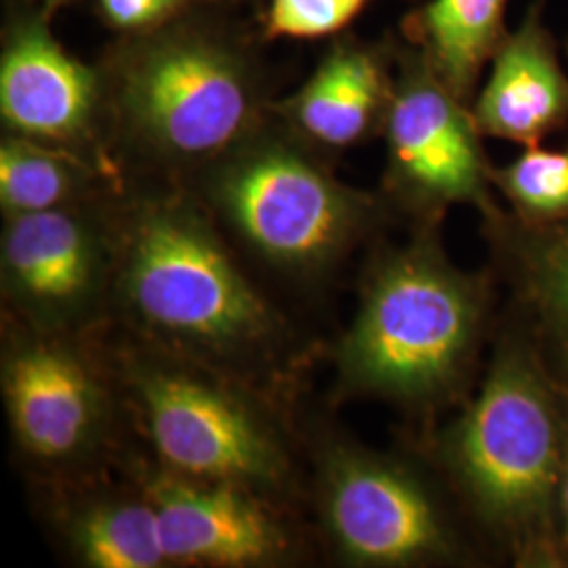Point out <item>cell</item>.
Returning a JSON list of instances; mask_svg holds the SVG:
<instances>
[{
	"mask_svg": "<svg viewBox=\"0 0 568 568\" xmlns=\"http://www.w3.org/2000/svg\"><path fill=\"white\" fill-rule=\"evenodd\" d=\"M112 215L116 267L105 325L300 400L314 342L185 185L126 180Z\"/></svg>",
	"mask_w": 568,
	"mask_h": 568,
	"instance_id": "1",
	"label": "cell"
},
{
	"mask_svg": "<svg viewBox=\"0 0 568 568\" xmlns=\"http://www.w3.org/2000/svg\"><path fill=\"white\" fill-rule=\"evenodd\" d=\"M405 230L361 260L356 312L331 347V405L379 403L422 438L478 386L504 297L488 265L450 260L443 225Z\"/></svg>",
	"mask_w": 568,
	"mask_h": 568,
	"instance_id": "2",
	"label": "cell"
},
{
	"mask_svg": "<svg viewBox=\"0 0 568 568\" xmlns=\"http://www.w3.org/2000/svg\"><path fill=\"white\" fill-rule=\"evenodd\" d=\"M410 438L443 476L488 567L562 568L556 504L568 392L506 305L471 396Z\"/></svg>",
	"mask_w": 568,
	"mask_h": 568,
	"instance_id": "3",
	"label": "cell"
},
{
	"mask_svg": "<svg viewBox=\"0 0 568 568\" xmlns=\"http://www.w3.org/2000/svg\"><path fill=\"white\" fill-rule=\"evenodd\" d=\"M262 41L209 0L159 30L116 37L98 68L124 180L185 185L270 119Z\"/></svg>",
	"mask_w": 568,
	"mask_h": 568,
	"instance_id": "4",
	"label": "cell"
},
{
	"mask_svg": "<svg viewBox=\"0 0 568 568\" xmlns=\"http://www.w3.org/2000/svg\"><path fill=\"white\" fill-rule=\"evenodd\" d=\"M185 187L274 295L325 293L400 225L379 190L342 182L328 159L272 112Z\"/></svg>",
	"mask_w": 568,
	"mask_h": 568,
	"instance_id": "5",
	"label": "cell"
},
{
	"mask_svg": "<svg viewBox=\"0 0 568 568\" xmlns=\"http://www.w3.org/2000/svg\"><path fill=\"white\" fill-rule=\"evenodd\" d=\"M131 447L164 471L253 488L304 509V410L295 398L103 325ZM305 511V509H304Z\"/></svg>",
	"mask_w": 568,
	"mask_h": 568,
	"instance_id": "6",
	"label": "cell"
},
{
	"mask_svg": "<svg viewBox=\"0 0 568 568\" xmlns=\"http://www.w3.org/2000/svg\"><path fill=\"white\" fill-rule=\"evenodd\" d=\"M304 509L318 554L342 568H490L426 450L398 434L368 447L304 413Z\"/></svg>",
	"mask_w": 568,
	"mask_h": 568,
	"instance_id": "7",
	"label": "cell"
},
{
	"mask_svg": "<svg viewBox=\"0 0 568 568\" xmlns=\"http://www.w3.org/2000/svg\"><path fill=\"white\" fill-rule=\"evenodd\" d=\"M0 331V396L26 483H65L119 466L131 440L102 328L44 333L2 318Z\"/></svg>",
	"mask_w": 568,
	"mask_h": 568,
	"instance_id": "8",
	"label": "cell"
},
{
	"mask_svg": "<svg viewBox=\"0 0 568 568\" xmlns=\"http://www.w3.org/2000/svg\"><path fill=\"white\" fill-rule=\"evenodd\" d=\"M382 140L386 163L377 190L398 224L443 225L455 206H469L483 220L504 206L490 182L493 163L469 103L400 34Z\"/></svg>",
	"mask_w": 568,
	"mask_h": 568,
	"instance_id": "9",
	"label": "cell"
},
{
	"mask_svg": "<svg viewBox=\"0 0 568 568\" xmlns=\"http://www.w3.org/2000/svg\"><path fill=\"white\" fill-rule=\"evenodd\" d=\"M119 192L93 203L2 217L4 321L44 333H91L108 323L116 267L112 204Z\"/></svg>",
	"mask_w": 568,
	"mask_h": 568,
	"instance_id": "10",
	"label": "cell"
},
{
	"mask_svg": "<svg viewBox=\"0 0 568 568\" xmlns=\"http://www.w3.org/2000/svg\"><path fill=\"white\" fill-rule=\"evenodd\" d=\"M122 464L156 509L169 568H297L321 558L307 516L295 504L164 471L131 445Z\"/></svg>",
	"mask_w": 568,
	"mask_h": 568,
	"instance_id": "11",
	"label": "cell"
},
{
	"mask_svg": "<svg viewBox=\"0 0 568 568\" xmlns=\"http://www.w3.org/2000/svg\"><path fill=\"white\" fill-rule=\"evenodd\" d=\"M51 20L42 0H4L2 133L60 148L124 180L110 148L102 72L58 41Z\"/></svg>",
	"mask_w": 568,
	"mask_h": 568,
	"instance_id": "12",
	"label": "cell"
},
{
	"mask_svg": "<svg viewBox=\"0 0 568 568\" xmlns=\"http://www.w3.org/2000/svg\"><path fill=\"white\" fill-rule=\"evenodd\" d=\"M28 488L49 541L72 567L169 568L156 509L122 459L77 480Z\"/></svg>",
	"mask_w": 568,
	"mask_h": 568,
	"instance_id": "13",
	"label": "cell"
},
{
	"mask_svg": "<svg viewBox=\"0 0 568 568\" xmlns=\"http://www.w3.org/2000/svg\"><path fill=\"white\" fill-rule=\"evenodd\" d=\"M398 37H333L300 89L274 98L272 116L326 159L382 138L396 87Z\"/></svg>",
	"mask_w": 568,
	"mask_h": 568,
	"instance_id": "14",
	"label": "cell"
},
{
	"mask_svg": "<svg viewBox=\"0 0 568 568\" xmlns=\"http://www.w3.org/2000/svg\"><path fill=\"white\" fill-rule=\"evenodd\" d=\"M560 51L546 21V0L530 2L495 51L469 105L485 140L527 148L568 131V72Z\"/></svg>",
	"mask_w": 568,
	"mask_h": 568,
	"instance_id": "15",
	"label": "cell"
},
{
	"mask_svg": "<svg viewBox=\"0 0 568 568\" xmlns=\"http://www.w3.org/2000/svg\"><path fill=\"white\" fill-rule=\"evenodd\" d=\"M480 234L504 305L568 392V220L527 224L501 206L480 220Z\"/></svg>",
	"mask_w": 568,
	"mask_h": 568,
	"instance_id": "16",
	"label": "cell"
},
{
	"mask_svg": "<svg viewBox=\"0 0 568 568\" xmlns=\"http://www.w3.org/2000/svg\"><path fill=\"white\" fill-rule=\"evenodd\" d=\"M508 4L509 0H427L406 13L400 37L462 102L471 105L488 63L508 37Z\"/></svg>",
	"mask_w": 568,
	"mask_h": 568,
	"instance_id": "17",
	"label": "cell"
},
{
	"mask_svg": "<svg viewBox=\"0 0 568 568\" xmlns=\"http://www.w3.org/2000/svg\"><path fill=\"white\" fill-rule=\"evenodd\" d=\"M126 180L60 148L2 133L0 211L26 215L93 203L124 187Z\"/></svg>",
	"mask_w": 568,
	"mask_h": 568,
	"instance_id": "18",
	"label": "cell"
},
{
	"mask_svg": "<svg viewBox=\"0 0 568 568\" xmlns=\"http://www.w3.org/2000/svg\"><path fill=\"white\" fill-rule=\"evenodd\" d=\"M490 182L501 204L527 224L568 220V142L535 143L511 161L493 164Z\"/></svg>",
	"mask_w": 568,
	"mask_h": 568,
	"instance_id": "19",
	"label": "cell"
},
{
	"mask_svg": "<svg viewBox=\"0 0 568 568\" xmlns=\"http://www.w3.org/2000/svg\"><path fill=\"white\" fill-rule=\"evenodd\" d=\"M373 0H264V41H316L339 37Z\"/></svg>",
	"mask_w": 568,
	"mask_h": 568,
	"instance_id": "20",
	"label": "cell"
},
{
	"mask_svg": "<svg viewBox=\"0 0 568 568\" xmlns=\"http://www.w3.org/2000/svg\"><path fill=\"white\" fill-rule=\"evenodd\" d=\"M196 2L199 0H95V9L116 37H131L180 20Z\"/></svg>",
	"mask_w": 568,
	"mask_h": 568,
	"instance_id": "21",
	"label": "cell"
},
{
	"mask_svg": "<svg viewBox=\"0 0 568 568\" xmlns=\"http://www.w3.org/2000/svg\"><path fill=\"white\" fill-rule=\"evenodd\" d=\"M556 527H558V544L562 556V568H568V447L565 466L560 474L558 487V504H556Z\"/></svg>",
	"mask_w": 568,
	"mask_h": 568,
	"instance_id": "22",
	"label": "cell"
},
{
	"mask_svg": "<svg viewBox=\"0 0 568 568\" xmlns=\"http://www.w3.org/2000/svg\"><path fill=\"white\" fill-rule=\"evenodd\" d=\"M72 2H77V0H42V4H44L53 16L60 11L61 7H68V4H72Z\"/></svg>",
	"mask_w": 568,
	"mask_h": 568,
	"instance_id": "23",
	"label": "cell"
},
{
	"mask_svg": "<svg viewBox=\"0 0 568 568\" xmlns=\"http://www.w3.org/2000/svg\"><path fill=\"white\" fill-rule=\"evenodd\" d=\"M209 2H217L224 7H236V4H248V2H264V0H209Z\"/></svg>",
	"mask_w": 568,
	"mask_h": 568,
	"instance_id": "24",
	"label": "cell"
},
{
	"mask_svg": "<svg viewBox=\"0 0 568 568\" xmlns=\"http://www.w3.org/2000/svg\"><path fill=\"white\" fill-rule=\"evenodd\" d=\"M565 53H567V60H568V39L565 41Z\"/></svg>",
	"mask_w": 568,
	"mask_h": 568,
	"instance_id": "25",
	"label": "cell"
}]
</instances>
